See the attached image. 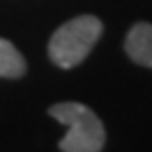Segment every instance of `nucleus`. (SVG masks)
<instances>
[{
  "mask_svg": "<svg viewBox=\"0 0 152 152\" xmlns=\"http://www.w3.org/2000/svg\"><path fill=\"white\" fill-rule=\"evenodd\" d=\"M102 21L93 15H80L64 23L49 40V57L59 68H74L91 53L102 36Z\"/></svg>",
  "mask_w": 152,
  "mask_h": 152,
  "instance_id": "obj_2",
  "label": "nucleus"
},
{
  "mask_svg": "<svg viewBox=\"0 0 152 152\" xmlns=\"http://www.w3.org/2000/svg\"><path fill=\"white\" fill-rule=\"evenodd\" d=\"M125 51L135 64L152 68V23H135L125 40Z\"/></svg>",
  "mask_w": 152,
  "mask_h": 152,
  "instance_id": "obj_3",
  "label": "nucleus"
},
{
  "mask_svg": "<svg viewBox=\"0 0 152 152\" xmlns=\"http://www.w3.org/2000/svg\"><path fill=\"white\" fill-rule=\"evenodd\" d=\"M49 114L68 127L59 142L61 152H99L104 148L106 129L91 108L76 102H64L51 106Z\"/></svg>",
  "mask_w": 152,
  "mask_h": 152,
  "instance_id": "obj_1",
  "label": "nucleus"
},
{
  "mask_svg": "<svg viewBox=\"0 0 152 152\" xmlns=\"http://www.w3.org/2000/svg\"><path fill=\"white\" fill-rule=\"evenodd\" d=\"M26 74V59L13 42L0 38V76L2 78H19Z\"/></svg>",
  "mask_w": 152,
  "mask_h": 152,
  "instance_id": "obj_4",
  "label": "nucleus"
}]
</instances>
